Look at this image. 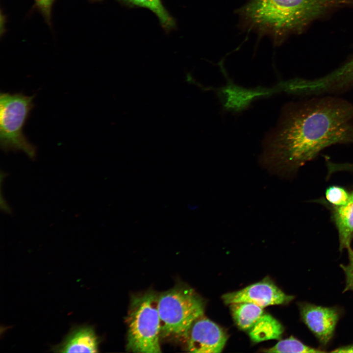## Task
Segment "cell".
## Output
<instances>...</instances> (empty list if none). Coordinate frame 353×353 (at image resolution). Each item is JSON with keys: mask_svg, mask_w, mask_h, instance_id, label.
Here are the masks:
<instances>
[{"mask_svg": "<svg viewBox=\"0 0 353 353\" xmlns=\"http://www.w3.org/2000/svg\"><path fill=\"white\" fill-rule=\"evenodd\" d=\"M129 4L144 7L150 10L157 17L161 25L170 28L175 25L174 21L164 7L161 0H121Z\"/></svg>", "mask_w": 353, "mask_h": 353, "instance_id": "cell-12", "label": "cell"}, {"mask_svg": "<svg viewBox=\"0 0 353 353\" xmlns=\"http://www.w3.org/2000/svg\"><path fill=\"white\" fill-rule=\"evenodd\" d=\"M227 338L222 328L203 315L193 323L185 340L190 352L218 353L223 350Z\"/></svg>", "mask_w": 353, "mask_h": 353, "instance_id": "cell-8", "label": "cell"}, {"mask_svg": "<svg viewBox=\"0 0 353 353\" xmlns=\"http://www.w3.org/2000/svg\"><path fill=\"white\" fill-rule=\"evenodd\" d=\"M54 0H35L36 6L48 20L51 14V7Z\"/></svg>", "mask_w": 353, "mask_h": 353, "instance_id": "cell-16", "label": "cell"}, {"mask_svg": "<svg viewBox=\"0 0 353 353\" xmlns=\"http://www.w3.org/2000/svg\"><path fill=\"white\" fill-rule=\"evenodd\" d=\"M222 298L226 304L245 302L264 308L288 303L294 297L286 294L270 278H265L239 290L224 294Z\"/></svg>", "mask_w": 353, "mask_h": 353, "instance_id": "cell-7", "label": "cell"}, {"mask_svg": "<svg viewBox=\"0 0 353 353\" xmlns=\"http://www.w3.org/2000/svg\"><path fill=\"white\" fill-rule=\"evenodd\" d=\"M352 60H353V57L352 58Z\"/></svg>", "mask_w": 353, "mask_h": 353, "instance_id": "cell-18", "label": "cell"}, {"mask_svg": "<svg viewBox=\"0 0 353 353\" xmlns=\"http://www.w3.org/2000/svg\"><path fill=\"white\" fill-rule=\"evenodd\" d=\"M158 294L149 291L133 295L127 317V349L133 352H161Z\"/></svg>", "mask_w": 353, "mask_h": 353, "instance_id": "cell-4", "label": "cell"}, {"mask_svg": "<svg viewBox=\"0 0 353 353\" xmlns=\"http://www.w3.org/2000/svg\"><path fill=\"white\" fill-rule=\"evenodd\" d=\"M331 211L332 220L338 232L339 250L351 246L353 240V191L347 203L340 206L328 203Z\"/></svg>", "mask_w": 353, "mask_h": 353, "instance_id": "cell-11", "label": "cell"}, {"mask_svg": "<svg viewBox=\"0 0 353 353\" xmlns=\"http://www.w3.org/2000/svg\"><path fill=\"white\" fill-rule=\"evenodd\" d=\"M299 308L303 322L320 343L326 346L333 335L339 318L338 310L308 303H301Z\"/></svg>", "mask_w": 353, "mask_h": 353, "instance_id": "cell-9", "label": "cell"}, {"mask_svg": "<svg viewBox=\"0 0 353 353\" xmlns=\"http://www.w3.org/2000/svg\"><path fill=\"white\" fill-rule=\"evenodd\" d=\"M331 352L334 353H353V344L339 347Z\"/></svg>", "mask_w": 353, "mask_h": 353, "instance_id": "cell-17", "label": "cell"}, {"mask_svg": "<svg viewBox=\"0 0 353 353\" xmlns=\"http://www.w3.org/2000/svg\"><path fill=\"white\" fill-rule=\"evenodd\" d=\"M265 353H323L319 349L309 347L293 337L278 342L275 346L265 349Z\"/></svg>", "mask_w": 353, "mask_h": 353, "instance_id": "cell-13", "label": "cell"}, {"mask_svg": "<svg viewBox=\"0 0 353 353\" xmlns=\"http://www.w3.org/2000/svg\"><path fill=\"white\" fill-rule=\"evenodd\" d=\"M353 6V0H248L239 15L248 29L279 44L315 20Z\"/></svg>", "mask_w": 353, "mask_h": 353, "instance_id": "cell-2", "label": "cell"}, {"mask_svg": "<svg viewBox=\"0 0 353 353\" xmlns=\"http://www.w3.org/2000/svg\"><path fill=\"white\" fill-rule=\"evenodd\" d=\"M349 263L346 265L341 264L346 277V285L344 292L347 291H353V250L351 246L347 249Z\"/></svg>", "mask_w": 353, "mask_h": 353, "instance_id": "cell-15", "label": "cell"}, {"mask_svg": "<svg viewBox=\"0 0 353 353\" xmlns=\"http://www.w3.org/2000/svg\"><path fill=\"white\" fill-rule=\"evenodd\" d=\"M99 342L92 327L75 326L63 341L54 346L51 350L56 353H97Z\"/></svg>", "mask_w": 353, "mask_h": 353, "instance_id": "cell-10", "label": "cell"}, {"mask_svg": "<svg viewBox=\"0 0 353 353\" xmlns=\"http://www.w3.org/2000/svg\"><path fill=\"white\" fill-rule=\"evenodd\" d=\"M160 337L186 339L193 323L204 315V303L191 288L179 285L158 295Z\"/></svg>", "mask_w": 353, "mask_h": 353, "instance_id": "cell-3", "label": "cell"}, {"mask_svg": "<svg viewBox=\"0 0 353 353\" xmlns=\"http://www.w3.org/2000/svg\"><path fill=\"white\" fill-rule=\"evenodd\" d=\"M34 97L21 93H0V142L3 150L22 151L30 157L34 156L35 148L23 132L25 124L33 107Z\"/></svg>", "mask_w": 353, "mask_h": 353, "instance_id": "cell-5", "label": "cell"}, {"mask_svg": "<svg viewBox=\"0 0 353 353\" xmlns=\"http://www.w3.org/2000/svg\"><path fill=\"white\" fill-rule=\"evenodd\" d=\"M326 199L328 203L334 206L345 204L348 202L350 193L342 187L332 185L326 190Z\"/></svg>", "mask_w": 353, "mask_h": 353, "instance_id": "cell-14", "label": "cell"}, {"mask_svg": "<svg viewBox=\"0 0 353 353\" xmlns=\"http://www.w3.org/2000/svg\"><path fill=\"white\" fill-rule=\"evenodd\" d=\"M233 319L241 329L248 334L252 341L258 343L280 339L284 328L281 323L264 308L250 303L229 304Z\"/></svg>", "mask_w": 353, "mask_h": 353, "instance_id": "cell-6", "label": "cell"}, {"mask_svg": "<svg viewBox=\"0 0 353 353\" xmlns=\"http://www.w3.org/2000/svg\"><path fill=\"white\" fill-rule=\"evenodd\" d=\"M353 144V104L333 97L290 103L268 134L261 162L272 172L290 176L323 150Z\"/></svg>", "mask_w": 353, "mask_h": 353, "instance_id": "cell-1", "label": "cell"}, {"mask_svg": "<svg viewBox=\"0 0 353 353\" xmlns=\"http://www.w3.org/2000/svg\"></svg>", "mask_w": 353, "mask_h": 353, "instance_id": "cell-19", "label": "cell"}]
</instances>
